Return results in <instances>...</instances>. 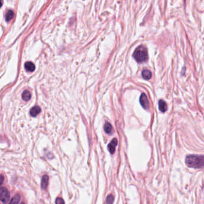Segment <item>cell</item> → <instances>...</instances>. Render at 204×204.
Segmentation results:
<instances>
[{
  "instance_id": "obj_7",
  "label": "cell",
  "mask_w": 204,
  "mask_h": 204,
  "mask_svg": "<svg viewBox=\"0 0 204 204\" xmlns=\"http://www.w3.org/2000/svg\"><path fill=\"white\" fill-rule=\"evenodd\" d=\"M41 112V109L38 106H35L30 110V115L33 117H35Z\"/></svg>"
},
{
  "instance_id": "obj_4",
  "label": "cell",
  "mask_w": 204,
  "mask_h": 204,
  "mask_svg": "<svg viewBox=\"0 0 204 204\" xmlns=\"http://www.w3.org/2000/svg\"><path fill=\"white\" fill-rule=\"evenodd\" d=\"M140 102L141 106L144 109H148L149 108V102L147 99V97L144 93H142L140 98Z\"/></svg>"
},
{
  "instance_id": "obj_6",
  "label": "cell",
  "mask_w": 204,
  "mask_h": 204,
  "mask_svg": "<svg viewBox=\"0 0 204 204\" xmlns=\"http://www.w3.org/2000/svg\"><path fill=\"white\" fill-rule=\"evenodd\" d=\"M159 109L160 111L162 113H164L167 110V109H168L167 104L163 100L159 101Z\"/></svg>"
},
{
  "instance_id": "obj_2",
  "label": "cell",
  "mask_w": 204,
  "mask_h": 204,
  "mask_svg": "<svg viewBox=\"0 0 204 204\" xmlns=\"http://www.w3.org/2000/svg\"><path fill=\"white\" fill-rule=\"evenodd\" d=\"M133 56L134 59L139 63L145 62L149 57L147 48L142 45L140 46L134 51Z\"/></svg>"
},
{
  "instance_id": "obj_12",
  "label": "cell",
  "mask_w": 204,
  "mask_h": 204,
  "mask_svg": "<svg viewBox=\"0 0 204 204\" xmlns=\"http://www.w3.org/2000/svg\"><path fill=\"white\" fill-rule=\"evenodd\" d=\"M104 130H105V132L106 133H110L112 131V126L111 125L108 123V122H106L105 123V125H104Z\"/></svg>"
},
{
  "instance_id": "obj_5",
  "label": "cell",
  "mask_w": 204,
  "mask_h": 204,
  "mask_svg": "<svg viewBox=\"0 0 204 204\" xmlns=\"http://www.w3.org/2000/svg\"><path fill=\"white\" fill-rule=\"evenodd\" d=\"M118 145V140L114 138L108 145V149L111 154H113L115 150V147Z\"/></svg>"
},
{
  "instance_id": "obj_11",
  "label": "cell",
  "mask_w": 204,
  "mask_h": 204,
  "mask_svg": "<svg viewBox=\"0 0 204 204\" xmlns=\"http://www.w3.org/2000/svg\"><path fill=\"white\" fill-rule=\"evenodd\" d=\"M22 99L25 101H28L30 100L31 98V93L29 92L28 91H25L22 95Z\"/></svg>"
},
{
  "instance_id": "obj_1",
  "label": "cell",
  "mask_w": 204,
  "mask_h": 204,
  "mask_svg": "<svg viewBox=\"0 0 204 204\" xmlns=\"http://www.w3.org/2000/svg\"><path fill=\"white\" fill-rule=\"evenodd\" d=\"M186 164L190 168H203L204 167V155H189L186 158Z\"/></svg>"
},
{
  "instance_id": "obj_14",
  "label": "cell",
  "mask_w": 204,
  "mask_h": 204,
  "mask_svg": "<svg viewBox=\"0 0 204 204\" xmlns=\"http://www.w3.org/2000/svg\"><path fill=\"white\" fill-rule=\"evenodd\" d=\"M21 201V196L17 194L10 201V203H18L20 202Z\"/></svg>"
},
{
  "instance_id": "obj_16",
  "label": "cell",
  "mask_w": 204,
  "mask_h": 204,
  "mask_svg": "<svg viewBox=\"0 0 204 204\" xmlns=\"http://www.w3.org/2000/svg\"><path fill=\"white\" fill-rule=\"evenodd\" d=\"M55 203H64V200L62 199H61L60 198H58L56 199Z\"/></svg>"
},
{
  "instance_id": "obj_13",
  "label": "cell",
  "mask_w": 204,
  "mask_h": 204,
  "mask_svg": "<svg viewBox=\"0 0 204 204\" xmlns=\"http://www.w3.org/2000/svg\"><path fill=\"white\" fill-rule=\"evenodd\" d=\"M14 16V13L12 10H8L6 16V19L7 22L10 21Z\"/></svg>"
},
{
  "instance_id": "obj_15",
  "label": "cell",
  "mask_w": 204,
  "mask_h": 204,
  "mask_svg": "<svg viewBox=\"0 0 204 204\" xmlns=\"http://www.w3.org/2000/svg\"><path fill=\"white\" fill-rule=\"evenodd\" d=\"M114 196L111 195H110L106 198V203H112L114 202Z\"/></svg>"
},
{
  "instance_id": "obj_3",
  "label": "cell",
  "mask_w": 204,
  "mask_h": 204,
  "mask_svg": "<svg viewBox=\"0 0 204 204\" xmlns=\"http://www.w3.org/2000/svg\"><path fill=\"white\" fill-rule=\"evenodd\" d=\"M0 199L4 203L9 202L10 199V193L8 190L5 187H2L0 190Z\"/></svg>"
},
{
  "instance_id": "obj_9",
  "label": "cell",
  "mask_w": 204,
  "mask_h": 204,
  "mask_svg": "<svg viewBox=\"0 0 204 204\" xmlns=\"http://www.w3.org/2000/svg\"><path fill=\"white\" fill-rule=\"evenodd\" d=\"M142 77L145 80H150L151 78V73L149 70H144L142 71Z\"/></svg>"
},
{
  "instance_id": "obj_8",
  "label": "cell",
  "mask_w": 204,
  "mask_h": 204,
  "mask_svg": "<svg viewBox=\"0 0 204 204\" xmlns=\"http://www.w3.org/2000/svg\"><path fill=\"white\" fill-rule=\"evenodd\" d=\"M25 70L26 71H30V72H33L35 70V65L31 62H26L25 64Z\"/></svg>"
},
{
  "instance_id": "obj_10",
  "label": "cell",
  "mask_w": 204,
  "mask_h": 204,
  "mask_svg": "<svg viewBox=\"0 0 204 204\" xmlns=\"http://www.w3.org/2000/svg\"><path fill=\"white\" fill-rule=\"evenodd\" d=\"M48 183V177L47 176H44L42 178L41 185V188L43 189H46L47 187Z\"/></svg>"
}]
</instances>
